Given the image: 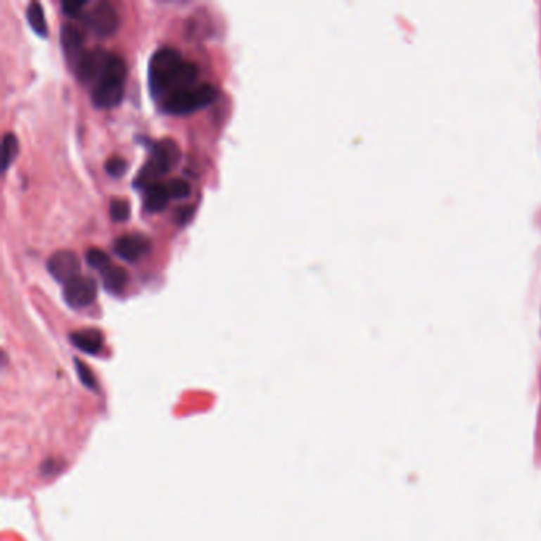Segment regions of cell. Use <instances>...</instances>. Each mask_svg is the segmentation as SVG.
Listing matches in <instances>:
<instances>
[{
  "mask_svg": "<svg viewBox=\"0 0 541 541\" xmlns=\"http://www.w3.org/2000/svg\"><path fill=\"white\" fill-rule=\"evenodd\" d=\"M197 65L184 61L179 51L173 48H160L149 61V91L156 98H167L173 92L192 88L197 82Z\"/></svg>",
  "mask_w": 541,
  "mask_h": 541,
  "instance_id": "6da1fadb",
  "label": "cell"
},
{
  "mask_svg": "<svg viewBox=\"0 0 541 541\" xmlns=\"http://www.w3.org/2000/svg\"><path fill=\"white\" fill-rule=\"evenodd\" d=\"M216 89L211 84H198L192 88L173 92L165 98L164 110L170 115H189L202 110L215 101Z\"/></svg>",
  "mask_w": 541,
  "mask_h": 541,
  "instance_id": "7a4b0ae2",
  "label": "cell"
},
{
  "mask_svg": "<svg viewBox=\"0 0 541 541\" xmlns=\"http://www.w3.org/2000/svg\"><path fill=\"white\" fill-rule=\"evenodd\" d=\"M86 26L98 39H107L120 27V15L110 2H97L88 13L83 16Z\"/></svg>",
  "mask_w": 541,
  "mask_h": 541,
  "instance_id": "3957f363",
  "label": "cell"
},
{
  "mask_svg": "<svg viewBox=\"0 0 541 541\" xmlns=\"http://www.w3.org/2000/svg\"><path fill=\"white\" fill-rule=\"evenodd\" d=\"M111 53L103 51V49H92V51L84 53V56L77 64V75L84 84H97L103 78L105 70H107L108 61Z\"/></svg>",
  "mask_w": 541,
  "mask_h": 541,
  "instance_id": "277c9868",
  "label": "cell"
},
{
  "mask_svg": "<svg viewBox=\"0 0 541 541\" xmlns=\"http://www.w3.org/2000/svg\"><path fill=\"white\" fill-rule=\"evenodd\" d=\"M64 297L72 308L89 307L97 298V283L91 276L79 275L65 284Z\"/></svg>",
  "mask_w": 541,
  "mask_h": 541,
  "instance_id": "5b68a950",
  "label": "cell"
},
{
  "mask_svg": "<svg viewBox=\"0 0 541 541\" xmlns=\"http://www.w3.org/2000/svg\"><path fill=\"white\" fill-rule=\"evenodd\" d=\"M79 270H82V262L73 251H58L48 259V272L59 283L67 284L72 281L73 278L79 276Z\"/></svg>",
  "mask_w": 541,
  "mask_h": 541,
  "instance_id": "8992f818",
  "label": "cell"
},
{
  "mask_svg": "<svg viewBox=\"0 0 541 541\" xmlns=\"http://www.w3.org/2000/svg\"><path fill=\"white\" fill-rule=\"evenodd\" d=\"M124 83L126 82L115 78H103L102 82H98L91 92L94 107L102 110L117 107L124 97Z\"/></svg>",
  "mask_w": 541,
  "mask_h": 541,
  "instance_id": "52a82bcc",
  "label": "cell"
},
{
  "mask_svg": "<svg viewBox=\"0 0 541 541\" xmlns=\"http://www.w3.org/2000/svg\"><path fill=\"white\" fill-rule=\"evenodd\" d=\"M113 248L117 257L127 260V262H136L151 250V241L141 234H126L115 240Z\"/></svg>",
  "mask_w": 541,
  "mask_h": 541,
  "instance_id": "ba28073f",
  "label": "cell"
},
{
  "mask_svg": "<svg viewBox=\"0 0 541 541\" xmlns=\"http://www.w3.org/2000/svg\"><path fill=\"white\" fill-rule=\"evenodd\" d=\"M179 160V148L173 140L164 139L153 145L151 159L148 160V164L158 172L159 177L169 173L173 165Z\"/></svg>",
  "mask_w": 541,
  "mask_h": 541,
  "instance_id": "9c48e42d",
  "label": "cell"
},
{
  "mask_svg": "<svg viewBox=\"0 0 541 541\" xmlns=\"http://www.w3.org/2000/svg\"><path fill=\"white\" fill-rule=\"evenodd\" d=\"M61 45L70 64L77 65L84 56V35L75 24H64L61 29Z\"/></svg>",
  "mask_w": 541,
  "mask_h": 541,
  "instance_id": "30bf717a",
  "label": "cell"
},
{
  "mask_svg": "<svg viewBox=\"0 0 541 541\" xmlns=\"http://www.w3.org/2000/svg\"><path fill=\"white\" fill-rule=\"evenodd\" d=\"M170 192L167 183H154L145 189V208L149 213H159L163 211L170 201Z\"/></svg>",
  "mask_w": 541,
  "mask_h": 541,
  "instance_id": "8fae6325",
  "label": "cell"
},
{
  "mask_svg": "<svg viewBox=\"0 0 541 541\" xmlns=\"http://www.w3.org/2000/svg\"><path fill=\"white\" fill-rule=\"evenodd\" d=\"M73 345L89 354H97L102 350V335L96 329H84V331L72 333Z\"/></svg>",
  "mask_w": 541,
  "mask_h": 541,
  "instance_id": "7c38bea8",
  "label": "cell"
},
{
  "mask_svg": "<svg viewBox=\"0 0 541 541\" xmlns=\"http://www.w3.org/2000/svg\"><path fill=\"white\" fill-rule=\"evenodd\" d=\"M127 284V272L122 267H111L110 270L103 273V286L111 294L121 292Z\"/></svg>",
  "mask_w": 541,
  "mask_h": 541,
  "instance_id": "4fadbf2b",
  "label": "cell"
},
{
  "mask_svg": "<svg viewBox=\"0 0 541 541\" xmlns=\"http://www.w3.org/2000/svg\"><path fill=\"white\" fill-rule=\"evenodd\" d=\"M27 21L32 27L34 32L40 37H46L48 35V26H46V18H45V11H43L42 4L39 2H32L27 7Z\"/></svg>",
  "mask_w": 541,
  "mask_h": 541,
  "instance_id": "5bb4252c",
  "label": "cell"
},
{
  "mask_svg": "<svg viewBox=\"0 0 541 541\" xmlns=\"http://www.w3.org/2000/svg\"><path fill=\"white\" fill-rule=\"evenodd\" d=\"M20 151V145H18V139L15 134H5L2 140V169L7 170L8 167L13 164V160L18 156Z\"/></svg>",
  "mask_w": 541,
  "mask_h": 541,
  "instance_id": "9a60e30c",
  "label": "cell"
},
{
  "mask_svg": "<svg viewBox=\"0 0 541 541\" xmlns=\"http://www.w3.org/2000/svg\"><path fill=\"white\" fill-rule=\"evenodd\" d=\"M86 260L94 270L105 273L111 269V259L101 248H89L88 253H86Z\"/></svg>",
  "mask_w": 541,
  "mask_h": 541,
  "instance_id": "2e32d148",
  "label": "cell"
},
{
  "mask_svg": "<svg viewBox=\"0 0 541 541\" xmlns=\"http://www.w3.org/2000/svg\"><path fill=\"white\" fill-rule=\"evenodd\" d=\"M110 216L111 219L116 222H124L129 219L130 216V205L127 201H122V198H116V201L111 202L110 205Z\"/></svg>",
  "mask_w": 541,
  "mask_h": 541,
  "instance_id": "e0dca14e",
  "label": "cell"
},
{
  "mask_svg": "<svg viewBox=\"0 0 541 541\" xmlns=\"http://www.w3.org/2000/svg\"><path fill=\"white\" fill-rule=\"evenodd\" d=\"M167 188H169L170 197L172 198H178V201L189 197V194H191L189 183L186 182V179H182V178L172 179V182L167 183Z\"/></svg>",
  "mask_w": 541,
  "mask_h": 541,
  "instance_id": "ac0fdd59",
  "label": "cell"
},
{
  "mask_svg": "<svg viewBox=\"0 0 541 541\" xmlns=\"http://www.w3.org/2000/svg\"><path fill=\"white\" fill-rule=\"evenodd\" d=\"M105 170H107L110 177L121 178L127 170V163L120 156H113L105 163Z\"/></svg>",
  "mask_w": 541,
  "mask_h": 541,
  "instance_id": "d6986e66",
  "label": "cell"
},
{
  "mask_svg": "<svg viewBox=\"0 0 541 541\" xmlns=\"http://www.w3.org/2000/svg\"><path fill=\"white\" fill-rule=\"evenodd\" d=\"M86 5H88L86 0H65V2H62V11H64L67 16L77 18L82 16Z\"/></svg>",
  "mask_w": 541,
  "mask_h": 541,
  "instance_id": "ffe728a7",
  "label": "cell"
},
{
  "mask_svg": "<svg viewBox=\"0 0 541 541\" xmlns=\"http://www.w3.org/2000/svg\"><path fill=\"white\" fill-rule=\"evenodd\" d=\"M177 215H179V221L182 222H186L189 219V217H192V208H184V210H179Z\"/></svg>",
  "mask_w": 541,
  "mask_h": 541,
  "instance_id": "44dd1931",
  "label": "cell"
}]
</instances>
